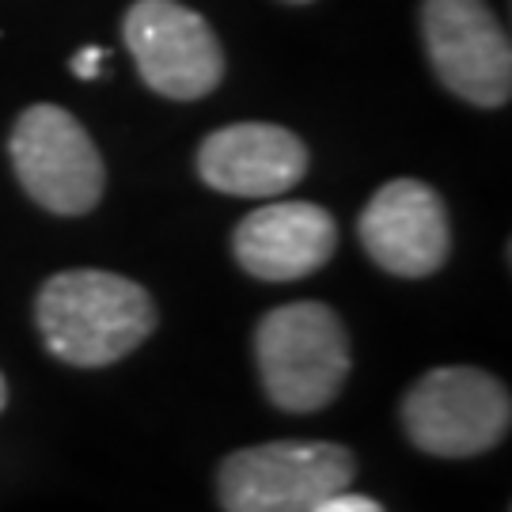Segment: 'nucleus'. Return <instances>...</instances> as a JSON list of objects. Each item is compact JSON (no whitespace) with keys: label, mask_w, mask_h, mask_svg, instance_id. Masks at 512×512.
I'll use <instances>...</instances> for the list:
<instances>
[{"label":"nucleus","mask_w":512,"mask_h":512,"mask_svg":"<svg viewBox=\"0 0 512 512\" xmlns=\"http://www.w3.org/2000/svg\"><path fill=\"white\" fill-rule=\"evenodd\" d=\"M103 61H107V50H103V46H84L80 54H73L69 69H73L80 80H95V76L103 73Z\"/></svg>","instance_id":"12"},{"label":"nucleus","mask_w":512,"mask_h":512,"mask_svg":"<svg viewBox=\"0 0 512 512\" xmlns=\"http://www.w3.org/2000/svg\"><path fill=\"white\" fill-rule=\"evenodd\" d=\"M126 50L156 95L202 99L224 80V50L205 16L175 0H137L122 23Z\"/></svg>","instance_id":"7"},{"label":"nucleus","mask_w":512,"mask_h":512,"mask_svg":"<svg viewBox=\"0 0 512 512\" xmlns=\"http://www.w3.org/2000/svg\"><path fill=\"white\" fill-rule=\"evenodd\" d=\"M421 38L437 80L475 107L512 99V46L486 0H425Z\"/></svg>","instance_id":"6"},{"label":"nucleus","mask_w":512,"mask_h":512,"mask_svg":"<svg viewBox=\"0 0 512 512\" xmlns=\"http://www.w3.org/2000/svg\"><path fill=\"white\" fill-rule=\"evenodd\" d=\"M198 175L232 198H281L308 175V145L285 126L236 122L202 141Z\"/></svg>","instance_id":"9"},{"label":"nucleus","mask_w":512,"mask_h":512,"mask_svg":"<svg viewBox=\"0 0 512 512\" xmlns=\"http://www.w3.org/2000/svg\"><path fill=\"white\" fill-rule=\"evenodd\" d=\"M255 365L270 403L289 414H315L346 387V323L319 300L266 311L255 327Z\"/></svg>","instance_id":"2"},{"label":"nucleus","mask_w":512,"mask_h":512,"mask_svg":"<svg viewBox=\"0 0 512 512\" xmlns=\"http://www.w3.org/2000/svg\"><path fill=\"white\" fill-rule=\"evenodd\" d=\"M353 452L330 440H270L239 448L220 463L224 512H311L323 497L349 490Z\"/></svg>","instance_id":"3"},{"label":"nucleus","mask_w":512,"mask_h":512,"mask_svg":"<svg viewBox=\"0 0 512 512\" xmlns=\"http://www.w3.org/2000/svg\"><path fill=\"white\" fill-rule=\"evenodd\" d=\"M289 4H308V0H289Z\"/></svg>","instance_id":"14"},{"label":"nucleus","mask_w":512,"mask_h":512,"mask_svg":"<svg viewBox=\"0 0 512 512\" xmlns=\"http://www.w3.org/2000/svg\"><path fill=\"white\" fill-rule=\"evenodd\" d=\"M338 247V224L323 205L274 202L239 220L232 251L258 281H300L323 270Z\"/></svg>","instance_id":"10"},{"label":"nucleus","mask_w":512,"mask_h":512,"mask_svg":"<svg viewBox=\"0 0 512 512\" xmlns=\"http://www.w3.org/2000/svg\"><path fill=\"white\" fill-rule=\"evenodd\" d=\"M8 156L27 198L57 217H84L103 198L107 171L99 148L88 129L54 103H35L19 114Z\"/></svg>","instance_id":"5"},{"label":"nucleus","mask_w":512,"mask_h":512,"mask_svg":"<svg viewBox=\"0 0 512 512\" xmlns=\"http://www.w3.org/2000/svg\"><path fill=\"white\" fill-rule=\"evenodd\" d=\"M311 512H384V505H380V501H372V497L338 490V494L323 497V501H319V505H315Z\"/></svg>","instance_id":"11"},{"label":"nucleus","mask_w":512,"mask_h":512,"mask_svg":"<svg viewBox=\"0 0 512 512\" xmlns=\"http://www.w3.org/2000/svg\"><path fill=\"white\" fill-rule=\"evenodd\" d=\"M406 437L421 452L440 459L482 456L509 437L512 399L505 384L471 365H444L425 372L406 391L403 406Z\"/></svg>","instance_id":"4"},{"label":"nucleus","mask_w":512,"mask_h":512,"mask_svg":"<svg viewBox=\"0 0 512 512\" xmlns=\"http://www.w3.org/2000/svg\"><path fill=\"white\" fill-rule=\"evenodd\" d=\"M365 255L395 277H429L448 262L452 228L433 186L421 179H391L372 194L357 220Z\"/></svg>","instance_id":"8"},{"label":"nucleus","mask_w":512,"mask_h":512,"mask_svg":"<svg viewBox=\"0 0 512 512\" xmlns=\"http://www.w3.org/2000/svg\"><path fill=\"white\" fill-rule=\"evenodd\" d=\"M35 327L57 361L107 368L129 357L156 330L145 285L110 270H65L35 296Z\"/></svg>","instance_id":"1"},{"label":"nucleus","mask_w":512,"mask_h":512,"mask_svg":"<svg viewBox=\"0 0 512 512\" xmlns=\"http://www.w3.org/2000/svg\"><path fill=\"white\" fill-rule=\"evenodd\" d=\"M8 406V384H4V376H0V410Z\"/></svg>","instance_id":"13"}]
</instances>
